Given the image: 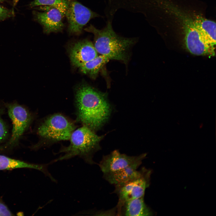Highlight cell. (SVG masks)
I'll list each match as a JSON object with an SVG mask.
<instances>
[{
    "mask_svg": "<svg viewBox=\"0 0 216 216\" xmlns=\"http://www.w3.org/2000/svg\"><path fill=\"white\" fill-rule=\"evenodd\" d=\"M146 154L137 156H130L114 150L103 156L98 165L103 174L116 171L137 163L142 162Z\"/></svg>",
    "mask_w": 216,
    "mask_h": 216,
    "instance_id": "cell-9",
    "label": "cell"
},
{
    "mask_svg": "<svg viewBox=\"0 0 216 216\" xmlns=\"http://www.w3.org/2000/svg\"><path fill=\"white\" fill-rule=\"evenodd\" d=\"M144 196L125 202L117 213L118 215L144 216L152 215L145 202Z\"/></svg>",
    "mask_w": 216,
    "mask_h": 216,
    "instance_id": "cell-13",
    "label": "cell"
},
{
    "mask_svg": "<svg viewBox=\"0 0 216 216\" xmlns=\"http://www.w3.org/2000/svg\"><path fill=\"white\" fill-rule=\"evenodd\" d=\"M69 3L67 0H34L29 4V6L31 8L38 6L54 7L65 14Z\"/></svg>",
    "mask_w": 216,
    "mask_h": 216,
    "instance_id": "cell-17",
    "label": "cell"
},
{
    "mask_svg": "<svg viewBox=\"0 0 216 216\" xmlns=\"http://www.w3.org/2000/svg\"><path fill=\"white\" fill-rule=\"evenodd\" d=\"M187 48L191 53L196 55H213L214 45L205 38L199 32L192 20H188L183 23Z\"/></svg>",
    "mask_w": 216,
    "mask_h": 216,
    "instance_id": "cell-7",
    "label": "cell"
},
{
    "mask_svg": "<svg viewBox=\"0 0 216 216\" xmlns=\"http://www.w3.org/2000/svg\"><path fill=\"white\" fill-rule=\"evenodd\" d=\"M151 171L143 167L126 180L115 185L114 192L118 201L116 207L117 213L126 202L144 196L149 185Z\"/></svg>",
    "mask_w": 216,
    "mask_h": 216,
    "instance_id": "cell-5",
    "label": "cell"
},
{
    "mask_svg": "<svg viewBox=\"0 0 216 216\" xmlns=\"http://www.w3.org/2000/svg\"><path fill=\"white\" fill-rule=\"evenodd\" d=\"M43 12L34 11L35 19L42 26L46 34L62 31L64 27L63 19L65 13L57 8L41 6Z\"/></svg>",
    "mask_w": 216,
    "mask_h": 216,
    "instance_id": "cell-10",
    "label": "cell"
},
{
    "mask_svg": "<svg viewBox=\"0 0 216 216\" xmlns=\"http://www.w3.org/2000/svg\"><path fill=\"white\" fill-rule=\"evenodd\" d=\"M104 136L97 135L88 127L82 126L75 129L69 140L70 144L62 146L57 154L62 153L63 155L52 161L54 163L78 156L90 164H95L93 160L94 154L99 149V144Z\"/></svg>",
    "mask_w": 216,
    "mask_h": 216,
    "instance_id": "cell-3",
    "label": "cell"
},
{
    "mask_svg": "<svg viewBox=\"0 0 216 216\" xmlns=\"http://www.w3.org/2000/svg\"><path fill=\"white\" fill-rule=\"evenodd\" d=\"M13 215L7 206L0 198V216H12Z\"/></svg>",
    "mask_w": 216,
    "mask_h": 216,
    "instance_id": "cell-19",
    "label": "cell"
},
{
    "mask_svg": "<svg viewBox=\"0 0 216 216\" xmlns=\"http://www.w3.org/2000/svg\"><path fill=\"white\" fill-rule=\"evenodd\" d=\"M138 162L113 172L103 174L104 178L111 184L116 185L130 178L142 164Z\"/></svg>",
    "mask_w": 216,
    "mask_h": 216,
    "instance_id": "cell-15",
    "label": "cell"
},
{
    "mask_svg": "<svg viewBox=\"0 0 216 216\" xmlns=\"http://www.w3.org/2000/svg\"><path fill=\"white\" fill-rule=\"evenodd\" d=\"M75 95L77 121L94 131L98 130L110 114L107 94L82 84L76 88Z\"/></svg>",
    "mask_w": 216,
    "mask_h": 216,
    "instance_id": "cell-1",
    "label": "cell"
},
{
    "mask_svg": "<svg viewBox=\"0 0 216 216\" xmlns=\"http://www.w3.org/2000/svg\"><path fill=\"white\" fill-rule=\"evenodd\" d=\"M69 55L72 64L79 68L98 56L92 42L86 39L75 43L70 50Z\"/></svg>",
    "mask_w": 216,
    "mask_h": 216,
    "instance_id": "cell-11",
    "label": "cell"
},
{
    "mask_svg": "<svg viewBox=\"0 0 216 216\" xmlns=\"http://www.w3.org/2000/svg\"><path fill=\"white\" fill-rule=\"evenodd\" d=\"M65 16L69 32L77 34L81 32L83 27L91 19L100 15L80 3L73 1L69 3Z\"/></svg>",
    "mask_w": 216,
    "mask_h": 216,
    "instance_id": "cell-8",
    "label": "cell"
},
{
    "mask_svg": "<svg viewBox=\"0 0 216 216\" xmlns=\"http://www.w3.org/2000/svg\"><path fill=\"white\" fill-rule=\"evenodd\" d=\"M112 22L107 21L106 26L101 29L92 24L84 29L93 34V44L98 53L110 60L121 61L126 64L130 58V50L137 39L118 35L113 30Z\"/></svg>",
    "mask_w": 216,
    "mask_h": 216,
    "instance_id": "cell-2",
    "label": "cell"
},
{
    "mask_svg": "<svg viewBox=\"0 0 216 216\" xmlns=\"http://www.w3.org/2000/svg\"><path fill=\"white\" fill-rule=\"evenodd\" d=\"M11 10L0 6V20L9 17L12 14Z\"/></svg>",
    "mask_w": 216,
    "mask_h": 216,
    "instance_id": "cell-20",
    "label": "cell"
},
{
    "mask_svg": "<svg viewBox=\"0 0 216 216\" xmlns=\"http://www.w3.org/2000/svg\"><path fill=\"white\" fill-rule=\"evenodd\" d=\"M4 0H0V3L3 1Z\"/></svg>",
    "mask_w": 216,
    "mask_h": 216,
    "instance_id": "cell-21",
    "label": "cell"
},
{
    "mask_svg": "<svg viewBox=\"0 0 216 216\" xmlns=\"http://www.w3.org/2000/svg\"><path fill=\"white\" fill-rule=\"evenodd\" d=\"M199 33L206 40L215 45L216 44V23L201 16H197L194 20Z\"/></svg>",
    "mask_w": 216,
    "mask_h": 216,
    "instance_id": "cell-14",
    "label": "cell"
},
{
    "mask_svg": "<svg viewBox=\"0 0 216 216\" xmlns=\"http://www.w3.org/2000/svg\"><path fill=\"white\" fill-rule=\"evenodd\" d=\"M5 106L12 121L13 128L10 138L0 147V150L11 149L16 146L34 119L33 115L28 110L16 102L6 104Z\"/></svg>",
    "mask_w": 216,
    "mask_h": 216,
    "instance_id": "cell-6",
    "label": "cell"
},
{
    "mask_svg": "<svg viewBox=\"0 0 216 216\" xmlns=\"http://www.w3.org/2000/svg\"><path fill=\"white\" fill-rule=\"evenodd\" d=\"M50 164V163L41 164L30 163L0 155V170L19 168L35 169L42 172L46 176L51 178L52 176L48 170Z\"/></svg>",
    "mask_w": 216,
    "mask_h": 216,
    "instance_id": "cell-12",
    "label": "cell"
},
{
    "mask_svg": "<svg viewBox=\"0 0 216 216\" xmlns=\"http://www.w3.org/2000/svg\"><path fill=\"white\" fill-rule=\"evenodd\" d=\"M76 127L73 121L62 114L49 116L38 125L36 132L39 140L31 148L36 150L60 141L69 140Z\"/></svg>",
    "mask_w": 216,
    "mask_h": 216,
    "instance_id": "cell-4",
    "label": "cell"
},
{
    "mask_svg": "<svg viewBox=\"0 0 216 216\" xmlns=\"http://www.w3.org/2000/svg\"><path fill=\"white\" fill-rule=\"evenodd\" d=\"M110 60L102 55L97 57L82 65L79 68L82 73L87 74L92 79H95L101 69Z\"/></svg>",
    "mask_w": 216,
    "mask_h": 216,
    "instance_id": "cell-16",
    "label": "cell"
},
{
    "mask_svg": "<svg viewBox=\"0 0 216 216\" xmlns=\"http://www.w3.org/2000/svg\"><path fill=\"white\" fill-rule=\"evenodd\" d=\"M4 108L0 106V143L5 142L8 137L9 131L7 125L2 118Z\"/></svg>",
    "mask_w": 216,
    "mask_h": 216,
    "instance_id": "cell-18",
    "label": "cell"
}]
</instances>
